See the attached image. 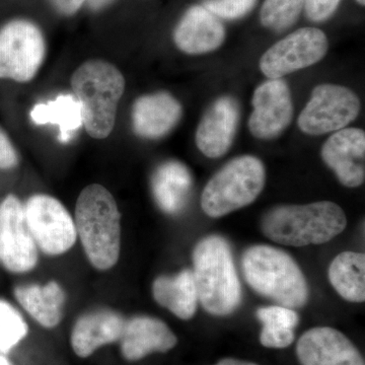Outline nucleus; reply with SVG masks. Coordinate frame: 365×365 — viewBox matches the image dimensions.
<instances>
[{
  "mask_svg": "<svg viewBox=\"0 0 365 365\" xmlns=\"http://www.w3.org/2000/svg\"><path fill=\"white\" fill-rule=\"evenodd\" d=\"M120 220L116 201L104 186L93 184L81 191L74 225L88 261L98 270H109L119 260Z\"/></svg>",
  "mask_w": 365,
  "mask_h": 365,
  "instance_id": "f257e3e1",
  "label": "nucleus"
},
{
  "mask_svg": "<svg viewBox=\"0 0 365 365\" xmlns=\"http://www.w3.org/2000/svg\"><path fill=\"white\" fill-rule=\"evenodd\" d=\"M36 125H56L61 143L71 141L74 133L83 126L81 105L71 95H60L54 101L36 105L30 113Z\"/></svg>",
  "mask_w": 365,
  "mask_h": 365,
  "instance_id": "b1692460",
  "label": "nucleus"
},
{
  "mask_svg": "<svg viewBox=\"0 0 365 365\" xmlns=\"http://www.w3.org/2000/svg\"><path fill=\"white\" fill-rule=\"evenodd\" d=\"M357 2L360 4V6H364L365 0H356Z\"/></svg>",
  "mask_w": 365,
  "mask_h": 365,
  "instance_id": "c9c22d12",
  "label": "nucleus"
},
{
  "mask_svg": "<svg viewBox=\"0 0 365 365\" xmlns=\"http://www.w3.org/2000/svg\"><path fill=\"white\" fill-rule=\"evenodd\" d=\"M341 0H304L307 16L313 21H325L337 11Z\"/></svg>",
  "mask_w": 365,
  "mask_h": 365,
  "instance_id": "c756f323",
  "label": "nucleus"
},
{
  "mask_svg": "<svg viewBox=\"0 0 365 365\" xmlns=\"http://www.w3.org/2000/svg\"><path fill=\"white\" fill-rule=\"evenodd\" d=\"M28 335L21 314L6 300L0 299V352L7 353Z\"/></svg>",
  "mask_w": 365,
  "mask_h": 365,
  "instance_id": "a878e982",
  "label": "nucleus"
},
{
  "mask_svg": "<svg viewBox=\"0 0 365 365\" xmlns=\"http://www.w3.org/2000/svg\"><path fill=\"white\" fill-rule=\"evenodd\" d=\"M329 280L342 299L350 302L365 300V255L343 252L329 267Z\"/></svg>",
  "mask_w": 365,
  "mask_h": 365,
  "instance_id": "5701e85b",
  "label": "nucleus"
},
{
  "mask_svg": "<svg viewBox=\"0 0 365 365\" xmlns=\"http://www.w3.org/2000/svg\"><path fill=\"white\" fill-rule=\"evenodd\" d=\"M257 0H204L203 6L218 19L237 20L248 14Z\"/></svg>",
  "mask_w": 365,
  "mask_h": 365,
  "instance_id": "cd10ccee",
  "label": "nucleus"
},
{
  "mask_svg": "<svg viewBox=\"0 0 365 365\" xmlns=\"http://www.w3.org/2000/svg\"><path fill=\"white\" fill-rule=\"evenodd\" d=\"M347 225L344 210L331 201L282 205L271 209L262 220V232L271 241L290 247H306L332 241Z\"/></svg>",
  "mask_w": 365,
  "mask_h": 365,
  "instance_id": "7ed1b4c3",
  "label": "nucleus"
},
{
  "mask_svg": "<svg viewBox=\"0 0 365 365\" xmlns=\"http://www.w3.org/2000/svg\"><path fill=\"white\" fill-rule=\"evenodd\" d=\"M245 279L257 294L279 306L299 309L309 299V287L297 262L283 250L257 245L245 252Z\"/></svg>",
  "mask_w": 365,
  "mask_h": 365,
  "instance_id": "39448f33",
  "label": "nucleus"
},
{
  "mask_svg": "<svg viewBox=\"0 0 365 365\" xmlns=\"http://www.w3.org/2000/svg\"><path fill=\"white\" fill-rule=\"evenodd\" d=\"M182 106L165 91L141 96L132 108V127L136 135L160 139L169 134L181 120Z\"/></svg>",
  "mask_w": 365,
  "mask_h": 365,
  "instance_id": "dca6fc26",
  "label": "nucleus"
},
{
  "mask_svg": "<svg viewBox=\"0 0 365 365\" xmlns=\"http://www.w3.org/2000/svg\"><path fill=\"white\" fill-rule=\"evenodd\" d=\"M178 338L167 324L151 317H135L125 322L120 338L122 356L138 361L151 353H165L176 347Z\"/></svg>",
  "mask_w": 365,
  "mask_h": 365,
  "instance_id": "a211bd4d",
  "label": "nucleus"
},
{
  "mask_svg": "<svg viewBox=\"0 0 365 365\" xmlns=\"http://www.w3.org/2000/svg\"><path fill=\"white\" fill-rule=\"evenodd\" d=\"M215 365H259L254 364V362L245 361V360L235 359H225L218 361Z\"/></svg>",
  "mask_w": 365,
  "mask_h": 365,
  "instance_id": "72a5a7b5",
  "label": "nucleus"
},
{
  "mask_svg": "<svg viewBox=\"0 0 365 365\" xmlns=\"http://www.w3.org/2000/svg\"><path fill=\"white\" fill-rule=\"evenodd\" d=\"M124 325L123 317L110 309L83 314L72 329V349L78 357L86 359L102 346L120 340Z\"/></svg>",
  "mask_w": 365,
  "mask_h": 365,
  "instance_id": "6ab92c4d",
  "label": "nucleus"
},
{
  "mask_svg": "<svg viewBox=\"0 0 365 365\" xmlns=\"http://www.w3.org/2000/svg\"><path fill=\"white\" fill-rule=\"evenodd\" d=\"M0 365H13L11 362L9 361L6 357H4V355L0 354Z\"/></svg>",
  "mask_w": 365,
  "mask_h": 365,
  "instance_id": "f704fd0d",
  "label": "nucleus"
},
{
  "mask_svg": "<svg viewBox=\"0 0 365 365\" xmlns=\"http://www.w3.org/2000/svg\"><path fill=\"white\" fill-rule=\"evenodd\" d=\"M239 122L237 101L230 97L218 98L210 106L197 128V148L205 157H222L234 143Z\"/></svg>",
  "mask_w": 365,
  "mask_h": 365,
  "instance_id": "2eb2a0df",
  "label": "nucleus"
},
{
  "mask_svg": "<svg viewBox=\"0 0 365 365\" xmlns=\"http://www.w3.org/2000/svg\"><path fill=\"white\" fill-rule=\"evenodd\" d=\"M297 355L302 365H365L351 340L330 327H316L302 334Z\"/></svg>",
  "mask_w": 365,
  "mask_h": 365,
  "instance_id": "ddd939ff",
  "label": "nucleus"
},
{
  "mask_svg": "<svg viewBox=\"0 0 365 365\" xmlns=\"http://www.w3.org/2000/svg\"><path fill=\"white\" fill-rule=\"evenodd\" d=\"M198 302L207 313L223 317L234 313L242 302V287L232 250L227 240L209 235L196 245L193 252Z\"/></svg>",
  "mask_w": 365,
  "mask_h": 365,
  "instance_id": "f03ea898",
  "label": "nucleus"
},
{
  "mask_svg": "<svg viewBox=\"0 0 365 365\" xmlns=\"http://www.w3.org/2000/svg\"><path fill=\"white\" fill-rule=\"evenodd\" d=\"M249 129L254 137L271 140L292 123L294 104L289 86L283 79H269L254 91Z\"/></svg>",
  "mask_w": 365,
  "mask_h": 365,
  "instance_id": "f8f14e48",
  "label": "nucleus"
},
{
  "mask_svg": "<svg viewBox=\"0 0 365 365\" xmlns=\"http://www.w3.org/2000/svg\"><path fill=\"white\" fill-rule=\"evenodd\" d=\"M26 223L36 245L45 254L66 253L76 241V228L63 204L54 197L34 195L26 201Z\"/></svg>",
  "mask_w": 365,
  "mask_h": 365,
  "instance_id": "9d476101",
  "label": "nucleus"
},
{
  "mask_svg": "<svg viewBox=\"0 0 365 365\" xmlns=\"http://www.w3.org/2000/svg\"><path fill=\"white\" fill-rule=\"evenodd\" d=\"M328 49V38L323 31L317 28L299 29L264 53L260 69L269 79L281 78L318 63Z\"/></svg>",
  "mask_w": 365,
  "mask_h": 365,
  "instance_id": "1a4fd4ad",
  "label": "nucleus"
},
{
  "mask_svg": "<svg viewBox=\"0 0 365 365\" xmlns=\"http://www.w3.org/2000/svg\"><path fill=\"white\" fill-rule=\"evenodd\" d=\"M19 165V155L6 132L0 128V169L9 170Z\"/></svg>",
  "mask_w": 365,
  "mask_h": 365,
  "instance_id": "7c9ffc66",
  "label": "nucleus"
},
{
  "mask_svg": "<svg viewBox=\"0 0 365 365\" xmlns=\"http://www.w3.org/2000/svg\"><path fill=\"white\" fill-rule=\"evenodd\" d=\"M153 294L160 306L169 309L179 319L187 321L196 313L198 294L193 272L188 269L173 277L157 278L153 282Z\"/></svg>",
  "mask_w": 365,
  "mask_h": 365,
  "instance_id": "412c9836",
  "label": "nucleus"
},
{
  "mask_svg": "<svg viewBox=\"0 0 365 365\" xmlns=\"http://www.w3.org/2000/svg\"><path fill=\"white\" fill-rule=\"evenodd\" d=\"M294 330L263 327L260 334V342L264 347L283 349L294 343Z\"/></svg>",
  "mask_w": 365,
  "mask_h": 365,
  "instance_id": "c85d7f7f",
  "label": "nucleus"
},
{
  "mask_svg": "<svg viewBox=\"0 0 365 365\" xmlns=\"http://www.w3.org/2000/svg\"><path fill=\"white\" fill-rule=\"evenodd\" d=\"M304 0H265L260 11L262 25L275 32L290 28L299 19Z\"/></svg>",
  "mask_w": 365,
  "mask_h": 365,
  "instance_id": "393cba45",
  "label": "nucleus"
},
{
  "mask_svg": "<svg viewBox=\"0 0 365 365\" xmlns=\"http://www.w3.org/2000/svg\"><path fill=\"white\" fill-rule=\"evenodd\" d=\"M191 173L177 160L163 163L151 179V189L158 207L168 215L181 212L188 203L191 193Z\"/></svg>",
  "mask_w": 365,
  "mask_h": 365,
  "instance_id": "aec40b11",
  "label": "nucleus"
},
{
  "mask_svg": "<svg viewBox=\"0 0 365 365\" xmlns=\"http://www.w3.org/2000/svg\"><path fill=\"white\" fill-rule=\"evenodd\" d=\"M225 40V26L203 6L190 7L174 30L175 44L187 54L215 51Z\"/></svg>",
  "mask_w": 365,
  "mask_h": 365,
  "instance_id": "f3484780",
  "label": "nucleus"
},
{
  "mask_svg": "<svg viewBox=\"0 0 365 365\" xmlns=\"http://www.w3.org/2000/svg\"><path fill=\"white\" fill-rule=\"evenodd\" d=\"M360 107L359 98L349 88L324 83L314 88L297 123L309 135H323L344 129L359 116Z\"/></svg>",
  "mask_w": 365,
  "mask_h": 365,
  "instance_id": "6e6552de",
  "label": "nucleus"
},
{
  "mask_svg": "<svg viewBox=\"0 0 365 365\" xmlns=\"http://www.w3.org/2000/svg\"><path fill=\"white\" fill-rule=\"evenodd\" d=\"M0 261L14 273L28 272L37 265V245L26 223L25 207L14 195L0 203Z\"/></svg>",
  "mask_w": 365,
  "mask_h": 365,
  "instance_id": "9b49d317",
  "label": "nucleus"
},
{
  "mask_svg": "<svg viewBox=\"0 0 365 365\" xmlns=\"http://www.w3.org/2000/svg\"><path fill=\"white\" fill-rule=\"evenodd\" d=\"M322 158L343 186L356 188L365 179V133L359 128L336 131L327 139Z\"/></svg>",
  "mask_w": 365,
  "mask_h": 365,
  "instance_id": "4468645a",
  "label": "nucleus"
},
{
  "mask_svg": "<svg viewBox=\"0 0 365 365\" xmlns=\"http://www.w3.org/2000/svg\"><path fill=\"white\" fill-rule=\"evenodd\" d=\"M46 43L39 26L14 20L0 29V78L32 81L44 62Z\"/></svg>",
  "mask_w": 365,
  "mask_h": 365,
  "instance_id": "0eeeda50",
  "label": "nucleus"
},
{
  "mask_svg": "<svg viewBox=\"0 0 365 365\" xmlns=\"http://www.w3.org/2000/svg\"><path fill=\"white\" fill-rule=\"evenodd\" d=\"M14 295L21 306L41 326L51 329L59 325L66 295L58 283L51 281L45 287H19L14 290Z\"/></svg>",
  "mask_w": 365,
  "mask_h": 365,
  "instance_id": "4be33fe9",
  "label": "nucleus"
},
{
  "mask_svg": "<svg viewBox=\"0 0 365 365\" xmlns=\"http://www.w3.org/2000/svg\"><path fill=\"white\" fill-rule=\"evenodd\" d=\"M71 88L88 135L107 138L114 129L118 104L124 93L123 74L110 62L90 60L73 72Z\"/></svg>",
  "mask_w": 365,
  "mask_h": 365,
  "instance_id": "20e7f679",
  "label": "nucleus"
},
{
  "mask_svg": "<svg viewBox=\"0 0 365 365\" xmlns=\"http://www.w3.org/2000/svg\"><path fill=\"white\" fill-rule=\"evenodd\" d=\"M53 7L63 16H72L78 13L86 0H50Z\"/></svg>",
  "mask_w": 365,
  "mask_h": 365,
  "instance_id": "2f4dec72",
  "label": "nucleus"
},
{
  "mask_svg": "<svg viewBox=\"0 0 365 365\" xmlns=\"http://www.w3.org/2000/svg\"><path fill=\"white\" fill-rule=\"evenodd\" d=\"M116 0H86L88 9L93 11H100L107 9L108 6L114 4Z\"/></svg>",
  "mask_w": 365,
  "mask_h": 365,
  "instance_id": "473e14b6",
  "label": "nucleus"
},
{
  "mask_svg": "<svg viewBox=\"0 0 365 365\" xmlns=\"http://www.w3.org/2000/svg\"><path fill=\"white\" fill-rule=\"evenodd\" d=\"M265 181V167L258 158H235L207 182L201 207L210 217H222L253 203L263 191Z\"/></svg>",
  "mask_w": 365,
  "mask_h": 365,
  "instance_id": "423d86ee",
  "label": "nucleus"
},
{
  "mask_svg": "<svg viewBox=\"0 0 365 365\" xmlns=\"http://www.w3.org/2000/svg\"><path fill=\"white\" fill-rule=\"evenodd\" d=\"M257 318L263 327L294 330L299 324V314L294 309L282 306L260 307L256 313Z\"/></svg>",
  "mask_w": 365,
  "mask_h": 365,
  "instance_id": "bb28decb",
  "label": "nucleus"
}]
</instances>
